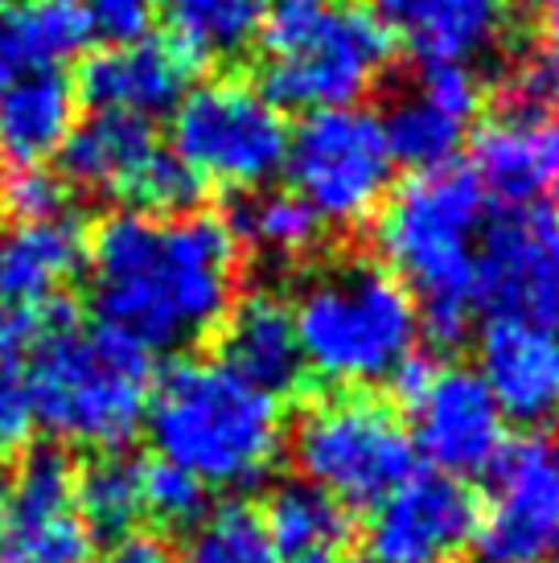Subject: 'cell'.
<instances>
[{"label": "cell", "instance_id": "obj_32", "mask_svg": "<svg viewBox=\"0 0 559 563\" xmlns=\"http://www.w3.org/2000/svg\"><path fill=\"white\" fill-rule=\"evenodd\" d=\"M432 108H440L445 115L461 120L465 124L469 115L482 103V82H478V70L465 63H419L416 87Z\"/></svg>", "mask_w": 559, "mask_h": 563}, {"label": "cell", "instance_id": "obj_3", "mask_svg": "<svg viewBox=\"0 0 559 563\" xmlns=\"http://www.w3.org/2000/svg\"><path fill=\"white\" fill-rule=\"evenodd\" d=\"M17 378L42 432L99 453L136 437L153 391V366L140 345L103 325H75L66 313L33 338Z\"/></svg>", "mask_w": 559, "mask_h": 563}, {"label": "cell", "instance_id": "obj_23", "mask_svg": "<svg viewBox=\"0 0 559 563\" xmlns=\"http://www.w3.org/2000/svg\"><path fill=\"white\" fill-rule=\"evenodd\" d=\"M83 0H21L0 9V87L42 70H63L91 46Z\"/></svg>", "mask_w": 559, "mask_h": 563}, {"label": "cell", "instance_id": "obj_13", "mask_svg": "<svg viewBox=\"0 0 559 563\" xmlns=\"http://www.w3.org/2000/svg\"><path fill=\"white\" fill-rule=\"evenodd\" d=\"M87 235L75 214L17 222L0 235V366L63 313V288L78 276Z\"/></svg>", "mask_w": 559, "mask_h": 563}, {"label": "cell", "instance_id": "obj_14", "mask_svg": "<svg viewBox=\"0 0 559 563\" xmlns=\"http://www.w3.org/2000/svg\"><path fill=\"white\" fill-rule=\"evenodd\" d=\"M0 563H91V531L75 506V470L58 449L30 453L9 485Z\"/></svg>", "mask_w": 559, "mask_h": 563}, {"label": "cell", "instance_id": "obj_43", "mask_svg": "<svg viewBox=\"0 0 559 563\" xmlns=\"http://www.w3.org/2000/svg\"><path fill=\"white\" fill-rule=\"evenodd\" d=\"M350 563H379V560H371V555H358V560H350Z\"/></svg>", "mask_w": 559, "mask_h": 563}, {"label": "cell", "instance_id": "obj_1", "mask_svg": "<svg viewBox=\"0 0 559 563\" xmlns=\"http://www.w3.org/2000/svg\"><path fill=\"white\" fill-rule=\"evenodd\" d=\"M83 264L99 325L153 354L222 325L234 305L239 243L215 214L120 210L95 227Z\"/></svg>", "mask_w": 559, "mask_h": 563}, {"label": "cell", "instance_id": "obj_36", "mask_svg": "<svg viewBox=\"0 0 559 563\" xmlns=\"http://www.w3.org/2000/svg\"><path fill=\"white\" fill-rule=\"evenodd\" d=\"M530 70H535V79H539V87H544L547 108H556L559 103V33H551V46L530 63Z\"/></svg>", "mask_w": 559, "mask_h": 563}, {"label": "cell", "instance_id": "obj_29", "mask_svg": "<svg viewBox=\"0 0 559 563\" xmlns=\"http://www.w3.org/2000/svg\"><path fill=\"white\" fill-rule=\"evenodd\" d=\"M173 563H280V555L264 531V518L243 501H234L210 510Z\"/></svg>", "mask_w": 559, "mask_h": 563}, {"label": "cell", "instance_id": "obj_35", "mask_svg": "<svg viewBox=\"0 0 559 563\" xmlns=\"http://www.w3.org/2000/svg\"><path fill=\"white\" fill-rule=\"evenodd\" d=\"M95 563H173V555L156 534L132 531V534H124V539H116Z\"/></svg>", "mask_w": 559, "mask_h": 563}, {"label": "cell", "instance_id": "obj_6", "mask_svg": "<svg viewBox=\"0 0 559 563\" xmlns=\"http://www.w3.org/2000/svg\"><path fill=\"white\" fill-rule=\"evenodd\" d=\"M264 99L276 108H354L387 66L383 25L354 4H293L264 13Z\"/></svg>", "mask_w": 559, "mask_h": 563}, {"label": "cell", "instance_id": "obj_27", "mask_svg": "<svg viewBox=\"0 0 559 563\" xmlns=\"http://www.w3.org/2000/svg\"><path fill=\"white\" fill-rule=\"evenodd\" d=\"M144 465L128 461L120 453L95 456L83 473H75V506L87 522L91 539H124L132 534V522L144 518Z\"/></svg>", "mask_w": 559, "mask_h": 563}, {"label": "cell", "instance_id": "obj_18", "mask_svg": "<svg viewBox=\"0 0 559 563\" xmlns=\"http://www.w3.org/2000/svg\"><path fill=\"white\" fill-rule=\"evenodd\" d=\"M469 173L506 210L535 206L559 186V120L551 111L502 108L473 136Z\"/></svg>", "mask_w": 559, "mask_h": 563}, {"label": "cell", "instance_id": "obj_25", "mask_svg": "<svg viewBox=\"0 0 559 563\" xmlns=\"http://www.w3.org/2000/svg\"><path fill=\"white\" fill-rule=\"evenodd\" d=\"M260 518L280 560L338 555V548L350 539V510L313 482H284L267 498Z\"/></svg>", "mask_w": 559, "mask_h": 563}, {"label": "cell", "instance_id": "obj_38", "mask_svg": "<svg viewBox=\"0 0 559 563\" xmlns=\"http://www.w3.org/2000/svg\"><path fill=\"white\" fill-rule=\"evenodd\" d=\"M280 563H338V555H300V560H280Z\"/></svg>", "mask_w": 559, "mask_h": 563}, {"label": "cell", "instance_id": "obj_42", "mask_svg": "<svg viewBox=\"0 0 559 563\" xmlns=\"http://www.w3.org/2000/svg\"><path fill=\"white\" fill-rule=\"evenodd\" d=\"M551 555H556V563H559V531H556V539H551Z\"/></svg>", "mask_w": 559, "mask_h": 563}, {"label": "cell", "instance_id": "obj_4", "mask_svg": "<svg viewBox=\"0 0 559 563\" xmlns=\"http://www.w3.org/2000/svg\"><path fill=\"white\" fill-rule=\"evenodd\" d=\"M156 461L206 489H251L280 453V407L222 362H173L144 407Z\"/></svg>", "mask_w": 559, "mask_h": 563}, {"label": "cell", "instance_id": "obj_24", "mask_svg": "<svg viewBox=\"0 0 559 563\" xmlns=\"http://www.w3.org/2000/svg\"><path fill=\"white\" fill-rule=\"evenodd\" d=\"M169 42L189 66L231 63L260 37L264 0H156Z\"/></svg>", "mask_w": 559, "mask_h": 563}, {"label": "cell", "instance_id": "obj_5", "mask_svg": "<svg viewBox=\"0 0 559 563\" xmlns=\"http://www.w3.org/2000/svg\"><path fill=\"white\" fill-rule=\"evenodd\" d=\"M300 358L329 383H383L416 345V305L379 264H338L300 288L293 309Z\"/></svg>", "mask_w": 559, "mask_h": 563}, {"label": "cell", "instance_id": "obj_9", "mask_svg": "<svg viewBox=\"0 0 559 563\" xmlns=\"http://www.w3.org/2000/svg\"><path fill=\"white\" fill-rule=\"evenodd\" d=\"M284 169L293 194L317 210V219L354 227L387 198L395 161L379 115L362 108H326L309 111L296 132H288Z\"/></svg>", "mask_w": 559, "mask_h": 563}, {"label": "cell", "instance_id": "obj_12", "mask_svg": "<svg viewBox=\"0 0 559 563\" xmlns=\"http://www.w3.org/2000/svg\"><path fill=\"white\" fill-rule=\"evenodd\" d=\"M478 309L559 338V219L539 206L502 210L478 247Z\"/></svg>", "mask_w": 559, "mask_h": 563}, {"label": "cell", "instance_id": "obj_28", "mask_svg": "<svg viewBox=\"0 0 559 563\" xmlns=\"http://www.w3.org/2000/svg\"><path fill=\"white\" fill-rule=\"evenodd\" d=\"M379 124H383V141H387L391 161L416 173H432L452 165L457 148H461V136H465L461 120H452L440 108H432L419 91L399 95Z\"/></svg>", "mask_w": 559, "mask_h": 563}, {"label": "cell", "instance_id": "obj_21", "mask_svg": "<svg viewBox=\"0 0 559 563\" xmlns=\"http://www.w3.org/2000/svg\"><path fill=\"white\" fill-rule=\"evenodd\" d=\"M218 329H222L218 362L231 375H239L272 399L300 387L305 358H300V342L293 329V309H284L276 297L255 292V297L239 300Z\"/></svg>", "mask_w": 559, "mask_h": 563}, {"label": "cell", "instance_id": "obj_41", "mask_svg": "<svg viewBox=\"0 0 559 563\" xmlns=\"http://www.w3.org/2000/svg\"><path fill=\"white\" fill-rule=\"evenodd\" d=\"M551 33H559V0H551Z\"/></svg>", "mask_w": 559, "mask_h": 563}, {"label": "cell", "instance_id": "obj_37", "mask_svg": "<svg viewBox=\"0 0 559 563\" xmlns=\"http://www.w3.org/2000/svg\"><path fill=\"white\" fill-rule=\"evenodd\" d=\"M9 473H4V465H0V518H4V510H9Z\"/></svg>", "mask_w": 559, "mask_h": 563}, {"label": "cell", "instance_id": "obj_34", "mask_svg": "<svg viewBox=\"0 0 559 563\" xmlns=\"http://www.w3.org/2000/svg\"><path fill=\"white\" fill-rule=\"evenodd\" d=\"M30 428L33 420H30L25 391H21V378H17V371L0 366V456L30 437Z\"/></svg>", "mask_w": 559, "mask_h": 563}, {"label": "cell", "instance_id": "obj_33", "mask_svg": "<svg viewBox=\"0 0 559 563\" xmlns=\"http://www.w3.org/2000/svg\"><path fill=\"white\" fill-rule=\"evenodd\" d=\"M83 9L91 16L95 33H103L108 42H132V37H144L156 0H83Z\"/></svg>", "mask_w": 559, "mask_h": 563}, {"label": "cell", "instance_id": "obj_40", "mask_svg": "<svg viewBox=\"0 0 559 563\" xmlns=\"http://www.w3.org/2000/svg\"><path fill=\"white\" fill-rule=\"evenodd\" d=\"M511 4H518V9H544L551 0H511Z\"/></svg>", "mask_w": 559, "mask_h": 563}, {"label": "cell", "instance_id": "obj_17", "mask_svg": "<svg viewBox=\"0 0 559 563\" xmlns=\"http://www.w3.org/2000/svg\"><path fill=\"white\" fill-rule=\"evenodd\" d=\"M194 66L165 42V37H132V42H108L91 54L78 75V99H87L91 111H116L136 115L153 124L156 115L173 111L189 91Z\"/></svg>", "mask_w": 559, "mask_h": 563}, {"label": "cell", "instance_id": "obj_15", "mask_svg": "<svg viewBox=\"0 0 559 563\" xmlns=\"http://www.w3.org/2000/svg\"><path fill=\"white\" fill-rule=\"evenodd\" d=\"M478 531V501L449 473H412L374 506L371 560L379 563H449Z\"/></svg>", "mask_w": 559, "mask_h": 563}, {"label": "cell", "instance_id": "obj_10", "mask_svg": "<svg viewBox=\"0 0 559 563\" xmlns=\"http://www.w3.org/2000/svg\"><path fill=\"white\" fill-rule=\"evenodd\" d=\"M58 165L70 189L120 198L144 214H189L202 198V181L177 161L173 148L156 141L149 120L91 111L70 128L58 148Z\"/></svg>", "mask_w": 559, "mask_h": 563}, {"label": "cell", "instance_id": "obj_20", "mask_svg": "<svg viewBox=\"0 0 559 563\" xmlns=\"http://www.w3.org/2000/svg\"><path fill=\"white\" fill-rule=\"evenodd\" d=\"M366 13L383 33H395L419 63L473 66L502 30L497 0H366Z\"/></svg>", "mask_w": 559, "mask_h": 563}, {"label": "cell", "instance_id": "obj_22", "mask_svg": "<svg viewBox=\"0 0 559 563\" xmlns=\"http://www.w3.org/2000/svg\"><path fill=\"white\" fill-rule=\"evenodd\" d=\"M78 91L63 70H42L0 87V165L30 169L58 157L75 128Z\"/></svg>", "mask_w": 559, "mask_h": 563}, {"label": "cell", "instance_id": "obj_16", "mask_svg": "<svg viewBox=\"0 0 559 563\" xmlns=\"http://www.w3.org/2000/svg\"><path fill=\"white\" fill-rule=\"evenodd\" d=\"M407 407L416 416L412 444L432 461L436 473H485L494 465L497 449L506 444V416L497 411L485 378L469 366H432V375L424 378Z\"/></svg>", "mask_w": 559, "mask_h": 563}, {"label": "cell", "instance_id": "obj_8", "mask_svg": "<svg viewBox=\"0 0 559 563\" xmlns=\"http://www.w3.org/2000/svg\"><path fill=\"white\" fill-rule=\"evenodd\" d=\"M173 153L198 181L255 189L284 169L288 128L276 103L248 82L215 79L173 108Z\"/></svg>", "mask_w": 559, "mask_h": 563}, {"label": "cell", "instance_id": "obj_26", "mask_svg": "<svg viewBox=\"0 0 559 563\" xmlns=\"http://www.w3.org/2000/svg\"><path fill=\"white\" fill-rule=\"evenodd\" d=\"M222 222H227L234 243H248V247L276 255V260L309 255L321 243V231H326L317 210L305 198H296L293 189H284V194H243L231 206V219Z\"/></svg>", "mask_w": 559, "mask_h": 563}, {"label": "cell", "instance_id": "obj_19", "mask_svg": "<svg viewBox=\"0 0 559 563\" xmlns=\"http://www.w3.org/2000/svg\"><path fill=\"white\" fill-rule=\"evenodd\" d=\"M482 371L502 416L547 423L559 416V338L518 321H490L482 333Z\"/></svg>", "mask_w": 559, "mask_h": 563}, {"label": "cell", "instance_id": "obj_2", "mask_svg": "<svg viewBox=\"0 0 559 563\" xmlns=\"http://www.w3.org/2000/svg\"><path fill=\"white\" fill-rule=\"evenodd\" d=\"M485 194L461 165L416 173L383 214L379 247L407 288L436 350H457L478 313V251Z\"/></svg>", "mask_w": 559, "mask_h": 563}, {"label": "cell", "instance_id": "obj_7", "mask_svg": "<svg viewBox=\"0 0 559 563\" xmlns=\"http://www.w3.org/2000/svg\"><path fill=\"white\" fill-rule=\"evenodd\" d=\"M293 461L342 506H379L416 473V444L395 411L366 395L326 399L300 416Z\"/></svg>", "mask_w": 559, "mask_h": 563}, {"label": "cell", "instance_id": "obj_30", "mask_svg": "<svg viewBox=\"0 0 559 563\" xmlns=\"http://www.w3.org/2000/svg\"><path fill=\"white\" fill-rule=\"evenodd\" d=\"M144 515L161 522V527H198L210 510H206V485H198L189 473L173 470L165 461H149L144 473Z\"/></svg>", "mask_w": 559, "mask_h": 563}, {"label": "cell", "instance_id": "obj_31", "mask_svg": "<svg viewBox=\"0 0 559 563\" xmlns=\"http://www.w3.org/2000/svg\"><path fill=\"white\" fill-rule=\"evenodd\" d=\"M70 186L46 165H30V169H9L0 181V210H9L17 222H42L70 214Z\"/></svg>", "mask_w": 559, "mask_h": 563}, {"label": "cell", "instance_id": "obj_11", "mask_svg": "<svg viewBox=\"0 0 559 563\" xmlns=\"http://www.w3.org/2000/svg\"><path fill=\"white\" fill-rule=\"evenodd\" d=\"M490 515L469 539L473 563H544L559 531V440L523 437L497 449L485 470Z\"/></svg>", "mask_w": 559, "mask_h": 563}, {"label": "cell", "instance_id": "obj_39", "mask_svg": "<svg viewBox=\"0 0 559 563\" xmlns=\"http://www.w3.org/2000/svg\"><path fill=\"white\" fill-rule=\"evenodd\" d=\"M293 4H313V0H264V13L267 9H293Z\"/></svg>", "mask_w": 559, "mask_h": 563}]
</instances>
